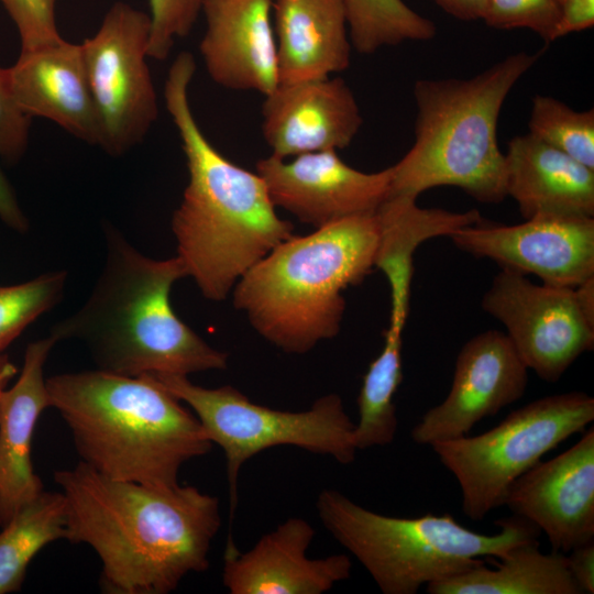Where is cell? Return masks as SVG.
<instances>
[{
	"label": "cell",
	"instance_id": "cell-1",
	"mask_svg": "<svg viewBox=\"0 0 594 594\" xmlns=\"http://www.w3.org/2000/svg\"><path fill=\"white\" fill-rule=\"evenodd\" d=\"M54 480L66 503V540L88 544L110 594H167L209 566L220 502L195 486L113 480L79 462Z\"/></svg>",
	"mask_w": 594,
	"mask_h": 594
},
{
	"label": "cell",
	"instance_id": "cell-2",
	"mask_svg": "<svg viewBox=\"0 0 594 594\" xmlns=\"http://www.w3.org/2000/svg\"><path fill=\"white\" fill-rule=\"evenodd\" d=\"M195 70L194 56L182 52L164 86L188 169L172 231L187 277L205 298L220 301L254 264L293 235L294 226L277 215L263 178L229 161L202 133L188 97Z\"/></svg>",
	"mask_w": 594,
	"mask_h": 594
},
{
	"label": "cell",
	"instance_id": "cell-3",
	"mask_svg": "<svg viewBox=\"0 0 594 594\" xmlns=\"http://www.w3.org/2000/svg\"><path fill=\"white\" fill-rule=\"evenodd\" d=\"M103 234L102 272L84 305L52 327L57 342L79 340L98 369L125 376L226 370L228 353L208 344L173 309L172 287L187 277L179 257H148L110 224Z\"/></svg>",
	"mask_w": 594,
	"mask_h": 594
},
{
	"label": "cell",
	"instance_id": "cell-4",
	"mask_svg": "<svg viewBox=\"0 0 594 594\" xmlns=\"http://www.w3.org/2000/svg\"><path fill=\"white\" fill-rule=\"evenodd\" d=\"M46 387L80 462L110 479L177 485L180 468L212 448L193 410L147 374L96 369L53 375Z\"/></svg>",
	"mask_w": 594,
	"mask_h": 594
},
{
	"label": "cell",
	"instance_id": "cell-5",
	"mask_svg": "<svg viewBox=\"0 0 594 594\" xmlns=\"http://www.w3.org/2000/svg\"><path fill=\"white\" fill-rule=\"evenodd\" d=\"M378 241L375 213L293 234L238 280L233 305L276 348L307 353L339 333L345 309L342 292L375 267Z\"/></svg>",
	"mask_w": 594,
	"mask_h": 594
},
{
	"label": "cell",
	"instance_id": "cell-6",
	"mask_svg": "<svg viewBox=\"0 0 594 594\" xmlns=\"http://www.w3.org/2000/svg\"><path fill=\"white\" fill-rule=\"evenodd\" d=\"M540 53L519 52L470 79L415 82V142L392 168L389 196L417 197L437 186L459 187L475 200L503 201L505 155L497 144L502 106Z\"/></svg>",
	"mask_w": 594,
	"mask_h": 594
},
{
	"label": "cell",
	"instance_id": "cell-7",
	"mask_svg": "<svg viewBox=\"0 0 594 594\" xmlns=\"http://www.w3.org/2000/svg\"><path fill=\"white\" fill-rule=\"evenodd\" d=\"M331 536L352 553L384 594H416L509 549L538 539L540 530L521 517L498 519L499 531L485 535L459 524L452 515L392 517L366 509L336 490H323L316 503Z\"/></svg>",
	"mask_w": 594,
	"mask_h": 594
},
{
	"label": "cell",
	"instance_id": "cell-8",
	"mask_svg": "<svg viewBox=\"0 0 594 594\" xmlns=\"http://www.w3.org/2000/svg\"><path fill=\"white\" fill-rule=\"evenodd\" d=\"M147 375L188 406L210 441L222 449L227 463L230 520L238 504V479L242 465L266 449L294 446L329 455L341 464H349L355 459L354 422L338 394L319 397L307 410L285 411L253 403L231 385L206 388L184 375Z\"/></svg>",
	"mask_w": 594,
	"mask_h": 594
},
{
	"label": "cell",
	"instance_id": "cell-9",
	"mask_svg": "<svg viewBox=\"0 0 594 594\" xmlns=\"http://www.w3.org/2000/svg\"><path fill=\"white\" fill-rule=\"evenodd\" d=\"M594 420V398L583 392L541 397L513 410L494 428L430 447L455 477L463 514L480 521L503 506L512 484L541 458Z\"/></svg>",
	"mask_w": 594,
	"mask_h": 594
},
{
	"label": "cell",
	"instance_id": "cell-10",
	"mask_svg": "<svg viewBox=\"0 0 594 594\" xmlns=\"http://www.w3.org/2000/svg\"><path fill=\"white\" fill-rule=\"evenodd\" d=\"M150 33V14L118 1L97 32L80 43L101 127L100 147L111 156L139 145L158 117L146 62Z\"/></svg>",
	"mask_w": 594,
	"mask_h": 594
},
{
	"label": "cell",
	"instance_id": "cell-11",
	"mask_svg": "<svg viewBox=\"0 0 594 594\" xmlns=\"http://www.w3.org/2000/svg\"><path fill=\"white\" fill-rule=\"evenodd\" d=\"M501 321L517 354L542 381L554 383L594 346V318L582 308L575 287L535 284L503 270L482 298Z\"/></svg>",
	"mask_w": 594,
	"mask_h": 594
},
{
	"label": "cell",
	"instance_id": "cell-12",
	"mask_svg": "<svg viewBox=\"0 0 594 594\" xmlns=\"http://www.w3.org/2000/svg\"><path fill=\"white\" fill-rule=\"evenodd\" d=\"M449 238L465 253L543 284L576 287L594 276V218L536 217L514 226L482 220Z\"/></svg>",
	"mask_w": 594,
	"mask_h": 594
},
{
	"label": "cell",
	"instance_id": "cell-13",
	"mask_svg": "<svg viewBox=\"0 0 594 594\" xmlns=\"http://www.w3.org/2000/svg\"><path fill=\"white\" fill-rule=\"evenodd\" d=\"M528 369L505 332L483 331L461 348L447 397L411 429L418 444L457 439L482 419L497 415L522 397Z\"/></svg>",
	"mask_w": 594,
	"mask_h": 594
},
{
	"label": "cell",
	"instance_id": "cell-14",
	"mask_svg": "<svg viewBox=\"0 0 594 594\" xmlns=\"http://www.w3.org/2000/svg\"><path fill=\"white\" fill-rule=\"evenodd\" d=\"M275 207L320 228L349 217L375 213L388 197L392 168L365 173L344 163L337 151L274 155L256 163Z\"/></svg>",
	"mask_w": 594,
	"mask_h": 594
},
{
	"label": "cell",
	"instance_id": "cell-15",
	"mask_svg": "<svg viewBox=\"0 0 594 594\" xmlns=\"http://www.w3.org/2000/svg\"><path fill=\"white\" fill-rule=\"evenodd\" d=\"M506 505L543 531L553 551L594 541V429L564 452L539 461L509 487Z\"/></svg>",
	"mask_w": 594,
	"mask_h": 594
},
{
	"label": "cell",
	"instance_id": "cell-16",
	"mask_svg": "<svg viewBox=\"0 0 594 594\" xmlns=\"http://www.w3.org/2000/svg\"><path fill=\"white\" fill-rule=\"evenodd\" d=\"M262 133L279 158L348 147L363 119L342 78L279 82L264 96Z\"/></svg>",
	"mask_w": 594,
	"mask_h": 594
},
{
	"label": "cell",
	"instance_id": "cell-17",
	"mask_svg": "<svg viewBox=\"0 0 594 594\" xmlns=\"http://www.w3.org/2000/svg\"><path fill=\"white\" fill-rule=\"evenodd\" d=\"M315 529L292 517L264 535L246 552L227 541L222 581L231 594H321L350 578L346 554L310 559Z\"/></svg>",
	"mask_w": 594,
	"mask_h": 594
},
{
	"label": "cell",
	"instance_id": "cell-18",
	"mask_svg": "<svg viewBox=\"0 0 594 594\" xmlns=\"http://www.w3.org/2000/svg\"><path fill=\"white\" fill-rule=\"evenodd\" d=\"M274 0H206L199 52L210 78L234 90L263 96L278 85Z\"/></svg>",
	"mask_w": 594,
	"mask_h": 594
},
{
	"label": "cell",
	"instance_id": "cell-19",
	"mask_svg": "<svg viewBox=\"0 0 594 594\" xmlns=\"http://www.w3.org/2000/svg\"><path fill=\"white\" fill-rule=\"evenodd\" d=\"M6 69L14 99L28 116L51 120L73 136L100 146L101 127L80 44L63 38L21 51Z\"/></svg>",
	"mask_w": 594,
	"mask_h": 594
},
{
	"label": "cell",
	"instance_id": "cell-20",
	"mask_svg": "<svg viewBox=\"0 0 594 594\" xmlns=\"http://www.w3.org/2000/svg\"><path fill=\"white\" fill-rule=\"evenodd\" d=\"M58 343L51 333L30 342L21 373L0 397V525L43 492L32 464V439L36 422L50 407L44 376L47 358Z\"/></svg>",
	"mask_w": 594,
	"mask_h": 594
},
{
	"label": "cell",
	"instance_id": "cell-21",
	"mask_svg": "<svg viewBox=\"0 0 594 594\" xmlns=\"http://www.w3.org/2000/svg\"><path fill=\"white\" fill-rule=\"evenodd\" d=\"M505 188L521 216L594 218V169L530 133L510 140Z\"/></svg>",
	"mask_w": 594,
	"mask_h": 594
},
{
	"label": "cell",
	"instance_id": "cell-22",
	"mask_svg": "<svg viewBox=\"0 0 594 594\" xmlns=\"http://www.w3.org/2000/svg\"><path fill=\"white\" fill-rule=\"evenodd\" d=\"M279 82L329 77L350 65L343 0H274Z\"/></svg>",
	"mask_w": 594,
	"mask_h": 594
},
{
	"label": "cell",
	"instance_id": "cell-23",
	"mask_svg": "<svg viewBox=\"0 0 594 594\" xmlns=\"http://www.w3.org/2000/svg\"><path fill=\"white\" fill-rule=\"evenodd\" d=\"M417 199L389 196L375 215L380 241L375 267L387 277L392 308L389 321L406 323L409 308L414 253L422 242L437 237H450L458 230L484 220L475 210L452 212L420 208Z\"/></svg>",
	"mask_w": 594,
	"mask_h": 594
},
{
	"label": "cell",
	"instance_id": "cell-24",
	"mask_svg": "<svg viewBox=\"0 0 594 594\" xmlns=\"http://www.w3.org/2000/svg\"><path fill=\"white\" fill-rule=\"evenodd\" d=\"M487 568L484 562L426 585L429 594H582L565 553H543L538 540L520 543Z\"/></svg>",
	"mask_w": 594,
	"mask_h": 594
},
{
	"label": "cell",
	"instance_id": "cell-25",
	"mask_svg": "<svg viewBox=\"0 0 594 594\" xmlns=\"http://www.w3.org/2000/svg\"><path fill=\"white\" fill-rule=\"evenodd\" d=\"M0 532V594L19 591L33 558L48 543L66 539L62 492L43 491L22 506Z\"/></svg>",
	"mask_w": 594,
	"mask_h": 594
},
{
	"label": "cell",
	"instance_id": "cell-26",
	"mask_svg": "<svg viewBox=\"0 0 594 594\" xmlns=\"http://www.w3.org/2000/svg\"><path fill=\"white\" fill-rule=\"evenodd\" d=\"M403 330L402 326L388 324L384 346L363 377L358 396L359 420L353 431L358 450L387 446L395 439L398 419L394 396L403 380Z\"/></svg>",
	"mask_w": 594,
	"mask_h": 594
},
{
	"label": "cell",
	"instance_id": "cell-27",
	"mask_svg": "<svg viewBox=\"0 0 594 594\" xmlns=\"http://www.w3.org/2000/svg\"><path fill=\"white\" fill-rule=\"evenodd\" d=\"M353 47L372 54L383 46L405 41H428L436 34L433 22L403 0H343Z\"/></svg>",
	"mask_w": 594,
	"mask_h": 594
},
{
	"label": "cell",
	"instance_id": "cell-28",
	"mask_svg": "<svg viewBox=\"0 0 594 594\" xmlns=\"http://www.w3.org/2000/svg\"><path fill=\"white\" fill-rule=\"evenodd\" d=\"M528 125V133L594 169L593 109L576 111L556 98L536 95Z\"/></svg>",
	"mask_w": 594,
	"mask_h": 594
},
{
	"label": "cell",
	"instance_id": "cell-29",
	"mask_svg": "<svg viewBox=\"0 0 594 594\" xmlns=\"http://www.w3.org/2000/svg\"><path fill=\"white\" fill-rule=\"evenodd\" d=\"M66 282L65 271H53L24 283L0 286V354L33 321L59 302Z\"/></svg>",
	"mask_w": 594,
	"mask_h": 594
},
{
	"label": "cell",
	"instance_id": "cell-30",
	"mask_svg": "<svg viewBox=\"0 0 594 594\" xmlns=\"http://www.w3.org/2000/svg\"><path fill=\"white\" fill-rule=\"evenodd\" d=\"M561 0H486L482 20L495 29H529L544 42L554 41Z\"/></svg>",
	"mask_w": 594,
	"mask_h": 594
},
{
	"label": "cell",
	"instance_id": "cell-31",
	"mask_svg": "<svg viewBox=\"0 0 594 594\" xmlns=\"http://www.w3.org/2000/svg\"><path fill=\"white\" fill-rule=\"evenodd\" d=\"M206 0H148L151 33L148 57L166 59L176 40L187 36Z\"/></svg>",
	"mask_w": 594,
	"mask_h": 594
},
{
	"label": "cell",
	"instance_id": "cell-32",
	"mask_svg": "<svg viewBox=\"0 0 594 594\" xmlns=\"http://www.w3.org/2000/svg\"><path fill=\"white\" fill-rule=\"evenodd\" d=\"M0 3L18 30L21 51L63 40L56 22L57 0H0Z\"/></svg>",
	"mask_w": 594,
	"mask_h": 594
},
{
	"label": "cell",
	"instance_id": "cell-33",
	"mask_svg": "<svg viewBox=\"0 0 594 594\" xmlns=\"http://www.w3.org/2000/svg\"><path fill=\"white\" fill-rule=\"evenodd\" d=\"M32 119L18 105L7 69L0 67V158L18 163L25 154Z\"/></svg>",
	"mask_w": 594,
	"mask_h": 594
},
{
	"label": "cell",
	"instance_id": "cell-34",
	"mask_svg": "<svg viewBox=\"0 0 594 594\" xmlns=\"http://www.w3.org/2000/svg\"><path fill=\"white\" fill-rule=\"evenodd\" d=\"M594 24V0H561L554 41Z\"/></svg>",
	"mask_w": 594,
	"mask_h": 594
},
{
	"label": "cell",
	"instance_id": "cell-35",
	"mask_svg": "<svg viewBox=\"0 0 594 594\" xmlns=\"http://www.w3.org/2000/svg\"><path fill=\"white\" fill-rule=\"evenodd\" d=\"M568 565L582 594L594 593V541L579 546L569 552Z\"/></svg>",
	"mask_w": 594,
	"mask_h": 594
},
{
	"label": "cell",
	"instance_id": "cell-36",
	"mask_svg": "<svg viewBox=\"0 0 594 594\" xmlns=\"http://www.w3.org/2000/svg\"><path fill=\"white\" fill-rule=\"evenodd\" d=\"M0 219L10 229L25 233L29 220L23 212L15 191L0 166Z\"/></svg>",
	"mask_w": 594,
	"mask_h": 594
},
{
	"label": "cell",
	"instance_id": "cell-37",
	"mask_svg": "<svg viewBox=\"0 0 594 594\" xmlns=\"http://www.w3.org/2000/svg\"><path fill=\"white\" fill-rule=\"evenodd\" d=\"M443 11L462 21L482 19L486 0H433Z\"/></svg>",
	"mask_w": 594,
	"mask_h": 594
},
{
	"label": "cell",
	"instance_id": "cell-38",
	"mask_svg": "<svg viewBox=\"0 0 594 594\" xmlns=\"http://www.w3.org/2000/svg\"><path fill=\"white\" fill-rule=\"evenodd\" d=\"M15 374L16 367L8 360L7 356L0 354V397L8 382Z\"/></svg>",
	"mask_w": 594,
	"mask_h": 594
}]
</instances>
